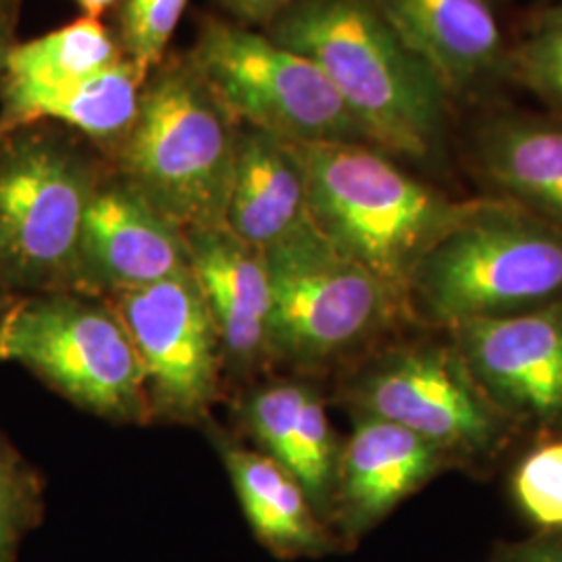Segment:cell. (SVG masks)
<instances>
[{
  "mask_svg": "<svg viewBox=\"0 0 562 562\" xmlns=\"http://www.w3.org/2000/svg\"><path fill=\"white\" fill-rule=\"evenodd\" d=\"M265 34L319 67L373 146L394 159H440L454 109L378 0H296Z\"/></svg>",
  "mask_w": 562,
  "mask_h": 562,
  "instance_id": "6da1fadb",
  "label": "cell"
},
{
  "mask_svg": "<svg viewBox=\"0 0 562 562\" xmlns=\"http://www.w3.org/2000/svg\"><path fill=\"white\" fill-rule=\"evenodd\" d=\"M292 150L306 183L311 222L380 281L406 317L417 265L469 201H452L373 144L315 142L292 144Z\"/></svg>",
  "mask_w": 562,
  "mask_h": 562,
  "instance_id": "7a4b0ae2",
  "label": "cell"
},
{
  "mask_svg": "<svg viewBox=\"0 0 562 562\" xmlns=\"http://www.w3.org/2000/svg\"><path fill=\"white\" fill-rule=\"evenodd\" d=\"M562 301V234L504 199L469 201L423 255L406 317L429 325L503 317Z\"/></svg>",
  "mask_w": 562,
  "mask_h": 562,
  "instance_id": "3957f363",
  "label": "cell"
},
{
  "mask_svg": "<svg viewBox=\"0 0 562 562\" xmlns=\"http://www.w3.org/2000/svg\"><path fill=\"white\" fill-rule=\"evenodd\" d=\"M238 123L188 60L161 65L142 88L115 171L183 234L225 227Z\"/></svg>",
  "mask_w": 562,
  "mask_h": 562,
  "instance_id": "277c9868",
  "label": "cell"
},
{
  "mask_svg": "<svg viewBox=\"0 0 562 562\" xmlns=\"http://www.w3.org/2000/svg\"><path fill=\"white\" fill-rule=\"evenodd\" d=\"M104 173L55 134L0 142V288L18 299L74 292L81 223Z\"/></svg>",
  "mask_w": 562,
  "mask_h": 562,
  "instance_id": "5b68a950",
  "label": "cell"
},
{
  "mask_svg": "<svg viewBox=\"0 0 562 562\" xmlns=\"http://www.w3.org/2000/svg\"><path fill=\"white\" fill-rule=\"evenodd\" d=\"M0 361L20 362L102 419L153 422L132 338L115 308L97 296L65 290L18 299L2 331Z\"/></svg>",
  "mask_w": 562,
  "mask_h": 562,
  "instance_id": "8992f818",
  "label": "cell"
},
{
  "mask_svg": "<svg viewBox=\"0 0 562 562\" xmlns=\"http://www.w3.org/2000/svg\"><path fill=\"white\" fill-rule=\"evenodd\" d=\"M271 283V362L319 369L375 340L398 304L361 265L308 222L265 250Z\"/></svg>",
  "mask_w": 562,
  "mask_h": 562,
  "instance_id": "52a82bcc",
  "label": "cell"
},
{
  "mask_svg": "<svg viewBox=\"0 0 562 562\" xmlns=\"http://www.w3.org/2000/svg\"><path fill=\"white\" fill-rule=\"evenodd\" d=\"M188 63L238 125L290 144H371L319 67L267 34L204 20Z\"/></svg>",
  "mask_w": 562,
  "mask_h": 562,
  "instance_id": "ba28073f",
  "label": "cell"
},
{
  "mask_svg": "<svg viewBox=\"0 0 562 562\" xmlns=\"http://www.w3.org/2000/svg\"><path fill=\"white\" fill-rule=\"evenodd\" d=\"M106 302L136 348L153 422L206 419L222 396L225 371L220 338L192 271Z\"/></svg>",
  "mask_w": 562,
  "mask_h": 562,
  "instance_id": "9c48e42d",
  "label": "cell"
},
{
  "mask_svg": "<svg viewBox=\"0 0 562 562\" xmlns=\"http://www.w3.org/2000/svg\"><path fill=\"white\" fill-rule=\"evenodd\" d=\"M355 413L401 425L443 454L480 457L503 440V415L473 382L457 348H396L348 383Z\"/></svg>",
  "mask_w": 562,
  "mask_h": 562,
  "instance_id": "30bf717a",
  "label": "cell"
},
{
  "mask_svg": "<svg viewBox=\"0 0 562 562\" xmlns=\"http://www.w3.org/2000/svg\"><path fill=\"white\" fill-rule=\"evenodd\" d=\"M450 331L473 382L504 419L562 425V301Z\"/></svg>",
  "mask_w": 562,
  "mask_h": 562,
  "instance_id": "8fae6325",
  "label": "cell"
},
{
  "mask_svg": "<svg viewBox=\"0 0 562 562\" xmlns=\"http://www.w3.org/2000/svg\"><path fill=\"white\" fill-rule=\"evenodd\" d=\"M186 271V234L117 171L104 173L81 223L74 292L106 301Z\"/></svg>",
  "mask_w": 562,
  "mask_h": 562,
  "instance_id": "7c38bea8",
  "label": "cell"
},
{
  "mask_svg": "<svg viewBox=\"0 0 562 562\" xmlns=\"http://www.w3.org/2000/svg\"><path fill=\"white\" fill-rule=\"evenodd\" d=\"M406 46L429 67L454 111L492 101L510 83L503 0H378Z\"/></svg>",
  "mask_w": 562,
  "mask_h": 562,
  "instance_id": "4fadbf2b",
  "label": "cell"
},
{
  "mask_svg": "<svg viewBox=\"0 0 562 562\" xmlns=\"http://www.w3.org/2000/svg\"><path fill=\"white\" fill-rule=\"evenodd\" d=\"M190 271L201 288L220 346L223 371L255 380L273 367L269 350L271 283L265 252L227 227L186 234Z\"/></svg>",
  "mask_w": 562,
  "mask_h": 562,
  "instance_id": "5bb4252c",
  "label": "cell"
},
{
  "mask_svg": "<svg viewBox=\"0 0 562 562\" xmlns=\"http://www.w3.org/2000/svg\"><path fill=\"white\" fill-rule=\"evenodd\" d=\"M442 450L401 425L355 413L340 448L331 521L359 538L413 496L442 467Z\"/></svg>",
  "mask_w": 562,
  "mask_h": 562,
  "instance_id": "9a60e30c",
  "label": "cell"
},
{
  "mask_svg": "<svg viewBox=\"0 0 562 562\" xmlns=\"http://www.w3.org/2000/svg\"><path fill=\"white\" fill-rule=\"evenodd\" d=\"M469 161L496 199L562 234L561 115L492 111L471 130Z\"/></svg>",
  "mask_w": 562,
  "mask_h": 562,
  "instance_id": "2e32d148",
  "label": "cell"
},
{
  "mask_svg": "<svg viewBox=\"0 0 562 562\" xmlns=\"http://www.w3.org/2000/svg\"><path fill=\"white\" fill-rule=\"evenodd\" d=\"M240 422L257 450L292 473L323 521H329L341 446L322 394L311 383L288 378L257 383L240 401Z\"/></svg>",
  "mask_w": 562,
  "mask_h": 562,
  "instance_id": "e0dca14e",
  "label": "cell"
},
{
  "mask_svg": "<svg viewBox=\"0 0 562 562\" xmlns=\"http://www.w3.org/2000/svg\"><path fill=\"white\" fill-rule=\"evenodd\" d=\"M308 222L306 183L292 144L238 125L225 227L265 252Z\"/></svg>",
  "mask_w": 562,
  "mask_h": 562,
  "instance_id": "ac0fdd59",
  "label": "cell"
},
{
  "mask_svg": "<svg viewBox=\"0 0 562 562\" xmlns=\"http://www.w3.org/2000/svg\"><path fill=\"white\" fill-rule=\"evenodd\" d=\"M217 448L246 522L262 548L283 561L315 559L336 550V536L280 462L225 438Z\"/></svg>",
  "mask_w": 562,
  "mask_h": 562,
  "instance_id": "d6986e66",
  "label": "cell"
},
{
  "mask_svg": "<svg viewBox=\"0 0 562 562\" xmlns=\"http://www.w3.org/2000/svg\"><path fill=\"white\" fill-rule=\"evenodd\" d=\"M144 81L127 59L99 74L46 90L2 92L0 130L13 132L38 121H57L113 157L132 132Z\"/></svg>",
  "mask_w": 562,
  "mask_h": 562,
  "instance_id": "ffe728a7",
  "label": "cell"
},
{
  "mask_svg": "<svg viewBox=\"0 0 562 562\" xmlns=\"http://www.w3.org/2000/svg\"><path fill=\"white\" fill-rule=\"evenodd\" d=\"M120 41L99 20L81 18L46 36L11 46L2 67V92L46 90L80 81L117 65Z\"/></svg>",
  "mask_w": 562,
  "mask_h": 562,
  "instance_id": "44dd1931",
  "label": "cell"
},
{
  "mask_svg": "<svg viewBox=\"0 0 562 562\" xmlns=\"http://www.w3.org/2000/svg\"><path fill=\"white\" fill-rule=\"evenodd\" d=\"M510 83L562 117V0L546 4L510 48Z\"/></svg>",
  "mask_w": 562,
  "mask_h": 562,
  "instance_id": "7402d4cb",
  "label": "cell"
},
{
  "mask_svg": "<svg viewBox=\"0 0 562 562\" xmlns=\"http://www.w3.org/2000/svg\"><path fill=\"white\" fill-rule=\"evenodd\" d=\"M42 519V475L0 431V562L20 561L21 546Z\"/></svg>",
  "mask_w": 562,
  "mask_h": 562,
  "instance_id": "603a6c76",
  "label": "cell"
},
{
  "mask_svg": "<svg viewBox=\"0 0 562 562\" xmlns=\"http://www.w3.org/2000/svg\"><path fill=\"white\" fill-rule=\"evenodd\" d=\"M186 7L188 0H123L121 50L144 83L161 67Z\"/></svg>",
  "mask_w": 562,
  "mask_h": 562,
  "instance_id": "cb8c5ba5",
  "label": "cell"
},
{
  "mask_svg": "<svg viewBox=\"0 0 562 562\" xmlns=\"http://www.w3.org/2000/svg\"><path fill=\"white\" fill-rule=\"evenodd\" d=\"M513 494L529 521L562 531V438L540 443L519 462Z\"/></svg>",
  "mask_w": 562,
  "mask_h": 562,
  "instance_id": "d4e9b609",
  "label": "cell"
},
{
  "mask_svg": "<svg viewBox=\"0 0 562 562\" xmlns=\"http://www.w3.org/2000/svg\"><path fill=\"white\" fill-rule=\"evenodd\" d=\"M217 2L241 23L267 27L296 0H217Z\"/></svg>",
  "mask_w": 562,
  "mask_h": 562,
  "instance_id": "484cf974",
  "label": "cell"
},
{
  "mask_svg": "<svg viewBox=\"0 0 562 562\" xmlns=\"http://www.w3.org/2000/svg\"><path fill=\"white\" fill-rule=\"evenodd\" d=\"M550 536L533 542L519 543L503 552L496 562H562V536L548 531Z\"/></svg>",
  "mask_w": 562,
  "mask_h": 562,
  "instance_id": "4316f807",
  "label": "cell"
},
{
  "mask_svg": "<svg viewBox=\"0 0 562 562\" xmlns=\"http://www.w3.org/2000/svg\"><path fill=\"white\" fill-rule=\"evenodd\" d=\"M15 23V0H0V78L4 59L11 50V32Z\"/></svg>",
  "mask_w": 562,
  "mask_h": 562,
  "instance_id": "83f0119b",
  "label": "cell"
},
{
  "mask_svg": "<svg viewBox=\"0 0 562 562\" xmlns=\"http://www.w3.org/2000/svg\"><path fill=\"white\" fill-rule=\"evenodd\" d=\"M74 2L80 7L83 18H90V20H99L109 9L123 4V0H74Z\"/></svg>",
  "mask_w": 562,
  "mask_h": 562,
  "instance_id": "f1b7e54d",
  "label": "cell"
},
{
  "mask_svg": "<svg viewBox=\"0 0 562 562\" xmlns=\"http://www.w3.org/2000/svg\"><path fill=\"white\" fill-rule=\"evenodd\" d=\"M15 301H18V296H13L4 288H0V341H2V331H4V325H7L9 313H11Z\"/></svg>",
  "mask_w": 562,
  "mask_h": 562,
  "instance_id": "f546056e",
  "label": "cell"
}]
</instances>
